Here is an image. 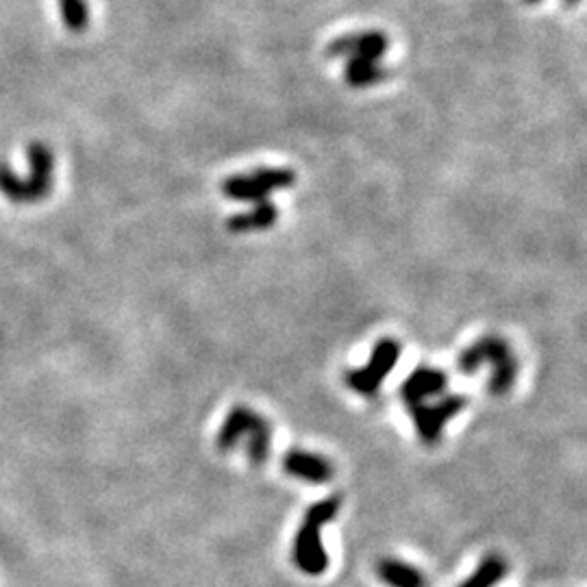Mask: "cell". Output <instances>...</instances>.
Masks as SVG:
<instances>
[{"label": "cell", "instance_id": "cell-1", "mask_svg": "<svg viewBox=\"0 0 587 587\" xmlns=\"http://www.w3.org/2000/svg\"><path fill=\"white\" fill-rule=\"evenodd\" d=\"M481 365L492 368L488 387L494 396H503L516 385L520 359L513 353L512 344L500 335H483L468 348L461 350V355L457 357V370L461 374H474Z\"/></svg>", "mask_w": 587, "mask_h": 587}, {"label": "cell", "instance_id": "cell-2", "mask_svg": "<svg viewBox=\"0 0 587 587\" xmlns=\"http://www.w3.org/2000/svg\"><path fill=\"white\" fill-rule=\"evenodd\" d=\"M340 509L341 498L329 497L325 500H317L305 512V518H302V524L298 527L292 548V560L302 575L320 576L329 567V555H326V548L322 544L320 531L322 527L333 522Z\"/></svg>", "mask_w": 587, "mask_h": 587}, {"label": "cell", "instance_id": "cell-3", "mask_svg": "<svg viewBox=\"0 0 587 587\" xmlns=\"http://www.w3.org/2000/svg\"><path fill=\"white\" fill-rule=\"evenodd\" d=\"M242 440H247V455L250 464L254 468L266 464L272 446L270 422L247 405H238L226 413L223 427L215 435V446H218L220 452H231Z\"/></svg>", "mask_w": 587, "mask_h": 587}, {"label": "cell", "instance_id": "cell-4", "mask_svg": "<svg viewBox=\"0 0 587 587\" xmlns=\"http://www.w3.org/2000/svg\"><path fill=\"white\" fill-rule=\"evenodd\" d=\"M294 183H296V172L290 168H259L224 179L220 192L235 203H262L270 199L274 192L290 190Z\"/></svg>", "mask_w": 587, "mask_h": 587}, {"label": "cell", "instance_id": "cell-5", "mask_svg": "<svg viewBox=\"0 0 587 587\" xmlns=\"http://www.w3.org/2000/svg\"><path fill=\"white\" fill-rule=\"evenodd\" d=\"M401 353H403V346L398 340L394 338L379 340L377 344H374L372 353H370L368 364H365L364 368H355L346 372L344 377L346 385H348L355 394H359V396L365 398L374 396V394L383 387L385 379L389 377V372L396 368L398 359H401Z\"/></svg>", "mask_w": 587, "mask_h": 587}, {"label": "cell", "instance_id": "cell-6", "mask_svg": "<svg viewBox=\"0 0 587 587\" xmlns=\"http://www.w3.org/2000/svg\"><path fill=\"white\" fill-rule=\"evenodd\" d=\"M466 407H468V398L464 394H442L440 398L407 407V411L411 422L416 425L420 440L433 446L442 440L446 425L452 418L459 416Z\"/></svg>", "mask_w": 587, "mask_h": 587}, {"label": "cell", "instance_id": "cell-7", "mask_svg": "<svg viewBox=\"0 0 587 587\" xmlns=\"http://www.w3.org/2000/svg\"><path fill=\"white\" fill-rule=\"evenodd\" d=\"M389 48V37L383 31L370 28V31H357L350 35L335 37L326 46V55L333 59H374L381 61Z\"/></svg>", "mask_w": 587, "mask_h": 587}, {"label": "cell", "instance_id": "cell-8", "mask_svg": "<svg viewBox=\"0 0 587 587\" xmlns=\"http://www.w3.org/2000/svg\"><path fill=\"white\" fill-rule=\"evenodd\" d=\"M449 387V374L440 368L431 365H418L401 385V398L405 407L418 405V403L433 401L446 394Z\"/></svg>", "mask_w": 587, "mask_h": 587}, {"label": "cell", "instance_id": "cell-9", "mask_svg": "<svg viewBox=\"0 0 587 587\" xmlns=\"http://www.w3.org/2000/svg\"><path fill=\"white\" fill-rule=\"evenodd\" d=\"M28 159V176L27 190H28V203H37V200L46 199L52 192V181H55V157L52 151L44 146L42 142H33L27 148Z\"/></svg>", "mask_w": 587, "mask_h": 587}, {"label": "cell", "instance_id": "cell-10", "mask_svg": "<svg viewBox=\"0 0 587 587\" xmlns=\"http://www.w3.org/2000/svg\"><path fill=\"white\" fill-rule=\"evenodd\" d=\"M283 470H286V474L294 476V479H301L311 485L329 483L335 476L333 461L326 459L325 455L301 449H292L286 452V457H283Z\"/></svg>", "mask_w": 587, "mask_h": 587}, {"label": "cell", "instance_id": "cell-11", "mask_svg": "<svg viewBox=\"0 0 587 587\" xmlns=\"http://www.w3.org/2000/svg\"><path fill=\"white\" fill-rule=\"evenodd\" d=\"M278 220V207L270 200H262V203H253L248 211H239V214L231 215L226 220V229L231 233H257V231H268L277 224Z\"/></svg>", "mask_w": 587, "mask_h": 587}, {"label": "cell", "instance_id": "cell-12", "mask_svg": "<svg viewBox=\"0 0 587 587\" xmlns=\"http://www.w3.org/2000/svg\"><path fill=\"white\" fill-rule=\"evenodd\" d=\"M389 70L381 61L374 59H348L344 66V81L353 90H368L387 81Z\"/></svg>", "mask_w": 587, "mask_h": 587}, {"label": "cell", "instance_id": "cell-13", "mask_svg": "<svg viewBox=\"0 0 587 587\" xmlns=\"http://www.w3.org/2000/svg\"><path fill=\"white\" fill-rule=\"evenodd\" d=\"M377 575L389 587H427V576L420 567L407 564V561L385 557L377 564Z\"/></svg>", "mask_w": 587, "mask_h": 587}, {"label": "cell", "instance_id": "cell-14", "mask_svg": "<svg viewBox=\"0 0 587 587\" xmlns=\"http://www.w3.org/2000/svg\"><path fill=\"white\" fill-rule=\"evenodd\" d=\"M507 576V561L500 555H488L459 587H494Z\"/></svg>", "mask_w": 587, "mask_h": 587}, {"label": "cell", "instance_id": "cell-15", "mask_svg": "<svg viewBox=\"0 0 587 587\" xmlns=\"http://www.w3.org/2000/svg\"><path fill=\"white\" fill-rule=\"evenodd\" d=\"M59 3L61 22L72 33H83L90 27V4L88 0H57Z\"/></svg>", "mask_w": 587, "mask_h": 587}, {"label": "cell", "instance_id": "cell-16", "mask_svg": "<svg viewBox=\"0 0 587 587\" xmlns=\"http://www.w3.org/2000/svg\"><path fill=\"white\" fill-rule=\"evenodd\" d=\"M581 0H564V4L566 7H576V4H579Z\"/></svg>", "mask_w": 587, "mask_h": 587}, {"label": "cell", "instance_id": "cell-17", "mask_svg": "<svg viewBox=\"0 0 587 587\" xmlns=\"http://www.w3.org/2000/svg\"><path fill=\"white\" fill-rule=\"evenodd\" d=\"M524 3H527V4H540V3H544V0H524Z\"/></svg>", "mask_w": 587, "mask_h": 587}]
</instances>
